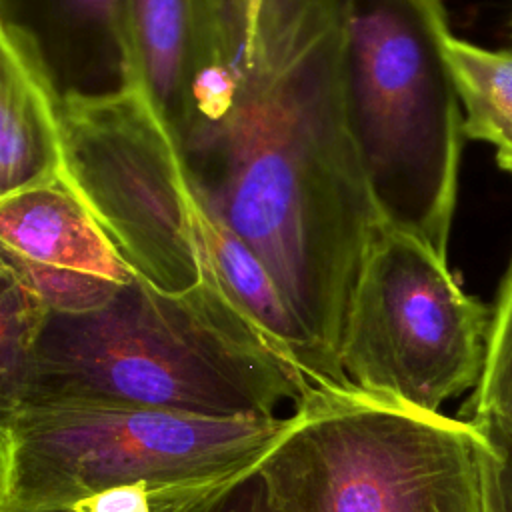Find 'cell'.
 <instances>
[{"instance_id":"obj_1","label":"cell","mask_w":512,"mask_h":512,"mask_svg":"<svg viewBox=\"0 0 512 512\" xmlns=\"http://www.w3.org/2000/svg\"><path fill=\"white\" fill-rule=\"evenodd\" d=\"M228 58L172 124L192 186L266 264L332 382L352 286L382 222L354 146L340 0H228Z\"/></svg>"},{"instance_id":"obj_2","label":"cell","mask_w":512,"mask_h":512,"mask_svg":"<svg viewBox=\"0 0 512 512\" xmlns=\"http://www.w3.org/2000/svg\"><path fill=\"white\" fill-rule=\"evenodd\" d=\"M306 384L214 278L162 292L136 276L96 310L48 314L20 404L66 400L274 418Z\"/></svg>"},{"instance_id":"obj_3","label":"cell","mask_w":512,"mask_h":512,"mask_svg":"<svg viewBox=\"0 0 512 512\" xmlns=\"http://www.w3.org/2000/svg\"><path fill=\"white\" fill-rule=\"evenodd\" d=\"M344 100L384 224L448 260L464 142L442 0H340Z\"/></svg>"},{"instance_id":"obj_4","label":"cell","mask_w":512,"mask_h":512,"mask_svg":"<svg viewBox=\"0 0 512 512\" xmlns=\"http://www.w3.org/2000/svg\"><path fill=\"white\" fill-rule=\"evenodd\" d=\"M258 474L274 512H492L494 448L472 420L308 382Z\"/></svg>"},{"instance_id":"obj_5","label":"cell","mask_w":512,"mask_h":512,"mask_svg":"<svg viewBox=\"0 0 512 512\" xmlns=\"http://www.w3.org/2000/svg\"><path fill=\"white\" fill-rule=\"evenodd\" d=\"M292 426L102 402H24L0 414V512H60L146 484L208 498L254 472Z\"/></svg>"},{"instance_id":"obj_6","label":"cell","mask_w":512,"mask_h":512,"mask_svg":"<svg viewBox=\"0 0 512 512\" xmlns=\"http://www.w3.org/2000/svg\"><path fill=\"white\" fill-rule=\"evenodd\" d=\"M58 116L62 180L130 270L162 292L212 278L206 208L146 88L64 96Z\"/></svg>"},{"instance_id":"obj_7","label":"cell","mask_w":512,"mask_h":512,"mask_svg":"<svg viewBox=\"0 0 512 512\" xmlns=\"http://www.w3.org/2000/svg\"><path fill=\"white\" fill-rule=\"evenodd\" d=\"M490 316L446 258L380 222L352 286L340 362L356 388L440 412L446 400L476 388Z\"/></svg>"},{"instance_id":"obj_8","label":"cell","mask_w":512,"mask_h":512,"mask_svg":"<svg viewBox=\"0 0 512 512\" xmlns=\"http://www.w3.org/2000/svg\"><path fill=\"white\" fill-rule=\"evenodd\" d=\"M0 258L20 270L50 312L96 310L136 278L64 180L0 198Z\"/></svg>"},{"instance_id":"obj_9","label":"cell","mask_w":512,"mask_h":512,"mask_svg":"<svg viewBox=\"0 0 512 512\" xmlns=\"http://www.w3.org/2000/svg\"><path fill=\"white\" fill-rule=\"evenodd\" d=\"M0 24L36 46L60 98L140 84L128 0H0Z\"/></svg>"},{"instance_id":"obj_10","label":"cell","mask_w":512,"mask_h":512,"mask_svg":"<svg viewBox=\"0 0 512 512\" xmlns=\"http://www.w3.org/2000/svg\"><path fill=\"white\" fill-rule=\"evenodd\" d=\"M58 108L36 46L0 24V198L62 180Z\"/></svg>"},{"instance_id":"obj_11","label":"cell","mask_w":512,"mask_h":512,"mask_svg":"<svg viewBox=\"0 0 512 512\" xmlns=\"http://www.w3.org/2000/svg\"><path fill=\"white\" fill-rule=\"evenodd\" d=\"M194 16L196 0H128L140 84L168 126L186 82Z\"/></svg>"},{"instance_id":"obj_12","label":"cell","mask_w":512,"mask_h":512,"mask_svg":"<svg viewBox=\"0 0 512 512\" xmlns=\"http://www.w3.org/2000/svg\"><path fill=\"white\" fill-rule=\"evenodd\" d=\"M446 56L462 106L464 136L492 144L498 166L512 174V52L450 36Z\"/></svg>"},{"instance_id":"obj_13","label":"cell","mask_w":512,"mask_h":512,"mask_svg":"<svg viewBox=\"0 0 512 512\" xmlns=\"http://www.w3.org/2000/svg\"><path fill=\"white\" fill-rule=\"evenodd\" d=\"M50 308L16 266L0 258V414L24 394L36 344Z\"/></svg>"},{"instance_id":"obj_14","label":"cell","mask_w":512,"mask_h":512,"mask_svg":"<svg viewBox=\"0 0 512 512\" xmlns=\"http://www.w3.org/2000/svg\"><path fill=\"white\" fill-rule=\"evenodd\" d=\"M464 414L512 426V258L492 306L482 374Z\"/></svg>"},{"instance_id":"obj_15","label":"cell","mask_w":512,"mask_h":512,"mask_svg":"<svg viewBox=\"0 0 512 512\" xmlns=\"http://www.w3.org/2000/svg\"><path fill=\"white\" fill-rule=\"evenodd\" d=\"M222 492V490H220ZM212 498V496H208ZM208 498L166 496L146 484H128L108 488L86 500H80L72 512H190Z\"/></svg>"},{"instance_id":"obj_16","label":"cell","mask_w":512,"mask_h":512,"mask_svg":"<svg viewBox=\"0 0 512 512\" xmlns=\"http://www.w3.org/2000/svg\"><path fill=\"white\" fill-rule=\"evenodd\" d=\"M476 424L484 428L494 448L492 512H512V426L496 420Z\"/></svg>"},{"instance_id":"obj_17","label":"cell","mask_w":512,"mask_h":512,"mask_svg":"<svg viewBox=\"0 0 512 512\" xmlns=\"http://www.w3.org/2000/svg\"><path fill=\"white\" fill-rule=\"evenodd\" d=\"M190 512H274L258 468Z\"/></svg>"},{"instance_id":"obj_18","label":"cell","mask_w":512,"mask_h":512,"mask_svg":"<svg viewBox=\"0 0 512 512\" xmlns=\"http://www.w3.org/2000/svg\"><path fill=\"white\" fill-rule=\"evenodd\" d=\"M60 512H72V510H60Z\"/></svg>"}]
</instances>
